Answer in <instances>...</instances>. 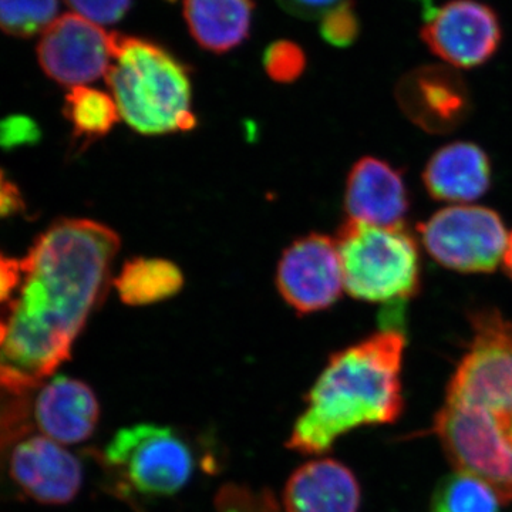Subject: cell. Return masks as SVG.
<instances>
[{"mask_svg":"<svg viewBox=\"0 0 512 512\" xmlns=\"http://www.w3.org/2000/svg\"><path fill=\"white\" fill-rule=\"evenodd\" d=\"M254 10V0H184L191 36L212 53H227L248 39Z\"/></svg>","mask_w":512,"mask_h":512,"instance_id":"cell-17","label":"cell"},{"mask_svg":"<svg viewBox=\"0 0 512 512\" xmlns=\"http://www.w3.org/2000/svg\"><path fill=\"white\" fill-rule=\"evenodd\" d=\"M64 116L80 140H97L109 134L120 120L119 109L111 94L92 87H73L64 99Z\"/></svg>","mask_w":512,"mask_h":512,"instance_id":"cell-19","label":"cell"},{"mask_svg":"<svg viewBox=\"0 0 512 512\" xmlns=\"http://www.w3.org/2000/svg\"><path fill=\"white\" fill-rule=\"evenodd\" d=\"M10 476L40 504L70 503L83 483V467L72 453L49 437L33 436L15 447Z\"/></svg>","mask_w":512,"mask_h":512,"instance_id":"cell-12","label":"cell"},{"mask_svg":"<svg viewBox=\"0 0 512 512\" xmlns=\"http://www.w3.org/2000/svg\"><path fill=\"white\" fill-rule=\"evenodd\" d=\"M343 0H276L289 15L301 19H316L325 16Z\"/></svg>","mask_w":512,"mask_h":512,"instance_id":"cell-27","label":"cell"},{"mask_svg":"<svg viewBox=\"0 0 512 512\" xmlns=\"http://www.w3.org/2000/svg\"><path fill=\"white\" fill-rule=\"evenodd\" d=\"M165 2H171V3H173V2H177V0H165Z\"/></svg>","mask_w":512,"mask_h":512,"instance_id":"cell-31","label":"cell"},{"mask_svg":"<svg viewBox=\"0 0 512 512\" xmlns=\"http://www.w3.org/2000/svg\"><path fill=\"white\" fill-rule=\"evenodd\" d=\"M319 32L330 46H352L360 32L359 18L353 3L343 0L336 8L329 10L322 18Z\"/></svg>","mask_w":512,"mask_h":512,"instance_id":"cell-23","label":"cell"},{"mask_svg":"<svg viewBox=\"0 0 512 512\" xmlns=\"http://www.w3.org/2000/svg\"><path fill=\"white\" fill-rule=\"evenodd\" d=\"M276 286L284 301L301 315L335 305L345 288L335 239L312 234L293 242L279 261Z\"/></svg>","mask_w":512,"mask_h":512,"instance_id":"cell-10","label":"cell"},{"mask_svg":"<svg viewBox=\"0 0 512 512\" xmlns=\"http://www.w3.org/2000/svg\"><path fill=\"white\" fill-rule=\"evenodd\" d=\"M23 210H25V201H23L22 192L0 168V218L13 217Z\"/></svg>","mask_w":512,"mask_h":512,"instance_id":"cell-29","label":"cell"},{"mask_svg":"<svg viewBox=\"0 0 512 512\" xmlns=\"http://www.w3.org/2000/svg\"><path fill=\"white\" fill-rule=\"evenodd\" d=\"M501 504L490 484L456 471L441 478L434 488L430 512H501Z\"/></svg>","mask_w":512,"mask_h":512,"instance_id":"cell-20","label":"cell"},{"mask_svg":"<svg viewBox=\"0 0 512 512\" xmlns=\"http://www.w3.org/2000/svg\"><path fill=\"white\" fill-rule=\"evenodd\" d=\"M501 37L498 16L477 0H451L431 12L421 30L430 52L453 69H473L488 62Z\"/></svg>","mask_w":512,"mask_h":512,"instance_id":"cell-9","label":"cell"},{"mask_svg":"<svg viewBox=\"0 0 512 512\" xmlns=\"http://www.w3.org/2000/svg\"><path fill=\"white\" fill-rule=\"evenodd\" d=\"M397 103L407 119L430 134H448L467 120L470 92L450 66H423L402 77Z\"/></svg>","mask_w":512,"mask_h":512,"instance_id":"cell-11","label":"cell"},{"mask_svg":"<svg viewBox=\"0 0 512 512\" xmlns=\"http://www.w3.org/2000/svg\"><path fill=\"white\" fill-rule=\"evenodd\" d=\"M104 464L128 497H173L190 483L194 451L178 431L154 423L124 427L104 448Z\"/></svg>","mask_w":512,"mask_h":512,"instance_id":"cell-6","label":"cell"},{"mask_svg":"<svg viewBox=\"0 0 512 512\" xmlns=\"http://www.w3.org/2000/svg\"><path fill=\"white\" fill-rule=\"evenodd\" d=\"M265 72L278 83H292L303 73L306 56L301 46L289 40H278L266 47L262 57Z\"/></svg>","mask_w":512,"mask_h":512,"instance_id":"cell-22","label":"cell"},{"mask_svg":"<svg viewBox=\"0 0 512 512\" xmlns=\"http://www.w3.org/2000/svg\"><path fill=\"white\" fill-rule=\"evenodd\" d=\"M106 80L120 119L141 136L184 133L197 124L187 67L151 40L113 33Z\"/></svg>","mask_w":512,"mask_h":512,"instance_id":"cell-4","label":"cell"},{"mask_svg":"<svg viewBox=\"0 0 512 512\" xmlns=\"http://www.w3.org/2000/svg\"><path fill=\"white\" fill-rule=\"evenodd\" d=\"M471 336L448 382L433 433L457 471L512 501V322L497 309L470 315Z\"/></svg>","mask_w":512,"mask_h":512,"instance_id":"cell-2","label":"cell"},{"mask_svg":"<svg viewBox=\"0 0 512 512\" xmlns=\"http://www.w3.org/2000/svg\"><path fill=\"white\" fill-rule=\"evenodd\" d=\"M35 419L45 436L56 443H83L99 424V400L82 380L55 377L37 396Z\"/></svg>","mask_w":512,"mask_h":512,"instance_id":"cell-14","label":"cell"},{"mask_svg":"<svg viewBox=\"0 0 512 512\" xmlns=\"http://www.w3.org/2000/svg\"><path fill=\"white\" fill-rule=\"evenodd\" d=\"M503 264L505 272H507L508 276L512 279V232L510 234V238H508V245L507 249H505Z\"/></svg>","mask_w":512,"mask_h":512,"instance_id":"cell-30","label":"cell"},{"mask_svg":"<svg viewBox=\"0 0 512 512\" xmlns=\"http://www.w3.org/2000/svg\"><path fill=\"white\" fill-rule=\"evenodd\" d=\"M37 59L47 77L66 87H82L109 73L113 33L82 16L67 13L43 32Z\"/></svg>","mask_w":512,"mask_h":512,"instance_id":"cell-8","label":"cell"},{"mask_svg":"<svg viewBox=\"0 0 512 512\" xmlns=\"http://www.w3.org/2000/svg\"><path fill=\"white\" fill-rule=\"evenodd\" d=\"M40 140L42 130L32 117L25 114H10L0 120V151L3 153L36 146Z\"/></svg>","mask_w":512,"mask_h":512,"instance_id":"cell-25","label":"cell"},{"mask_svg":"<svg viewBox=\"0 0 512 512\" xmlns=\"http://www.w3.org/2000/svg\"><path fill=\"white\" fill-rule=\"evenodd\" d=\"M431 258L460 274H490L503 262L507 228L497 212L477 205H453L419 225Z\"/></svg>","mask_w":512,"mask_h":512,"instance_id":"cell-7","label":"cell"},{"mask_svg":"<svg viewBox=\"0 0 512 512\" xmlns=\"http://www.w3.org/2000/svg\"><path fill=\"white\" fill-rule=\"evenodd\" d=\"M345 289L366 302H406L420 291V252L404 227L349 220L336 239Z\"/></svg>","mask_w":512,"mask_h":512,"instance_id":"cell-5","label":"cell"},{"mask_svg":"<svg viewBox=\"0 0 512 512\" xmlns=\"http://www.w3.org/2000/svg\"><path fill=\"white\" fill-rule=\"evenodd\" d=\"M22 265L18 259L0 254V303L12 301L22 284Z\"/></svg>","mask_w":512,"mask_h":512,"instance_id":"cell-28","label":"cell"},{"mask_svg":"<svg viewBox=\"0 0 512 512\" xmlns=\"http://www.w3.org/2000/svg\"><path fill=\"white\" fill-rule=\"evenodd\" d=\"M345 210L352 221L404 227L410 198L402 171L380 158H360L346 181Z\"/></svg>","mask_w":512,"mask_h":512,"instance_id":"cell-13","label":"cell"},{"mask_svg":"<svg viewBox=\"0 0 512 512\" xmlns=\"http://www.w3.org/2000/svg\"><path fill=\"white\" fill-rule=\"evenodd\" d=\"M362 491L355 474L333 458H316L286 481V512H359Z\"/></svg>","mask_w":512,"mask_h":512,"instance_id":"cell-15","label":"cell"},{"mask_svg":"<svg viewBox=\"0 0 512 512\" xmlns=\"http://www.w3.org/2000/svg\"><path fill=\"white\" fill-rule=\"evenodd\" d=\"M57 12L59 0H0V30L26 39L45 32Z\"/></svg>","mask_w":512,"mask_h":512,"instance_id":"cell-21","label":"cell"},{"mask_svg":"<svg viewBox=\"0 0 512 512\" xmlns=\"http://www.w3.org/2000/svg\"><path fill=\"white\" fill-rule=\"evenodd\" d=\"M491 163L477 144L456 141L431 156L423 171L430 197L443 202L476 201L491 187Z\"/></svg>","mask_w":512,"mask_h":512,"instance_id":"cell-16","label":"cell"},{"mask_svg":"<svg viewBox=\"0 0 512 512\" xmlns=\"http://www.w3.org/2000/svg\"><path fill=\"white\" fill-rule=\"evenodd\" d=\"M404 349L403 333L383 330L330 356L286 446L305 456H322L350 431L399 419Z\"/></svg>","mask_w":512,"mask_h":512,"instance_id":"cell-3","label":"cell"},{"mask_svg":"<svg viewBox=\"0 0 512 512\" xmlns=\"http://www.w3.org/2000/svg\"><path fill=\"white\" fill-rule=\"evenodd\" d=\"M183 285L181 269L160 258L131 259L114 279L121 301L130 306L163 302L177 295Z\"/></svg>","mask_w":512,"mask_h":512,"instance_id":"cell-18","label":"cell"},{"mask_svg":"<svg viewBox=\"0 0 512 512\" xmlns=\"http://www.w3.org/2000/svg\"><path fill=\"white\" fill-rule=\"evenodd\" d=\"M120 248L100 222L59 220L20 261L18 296L0 311V387L26 394L66 362L106 296Z\"/></svg>","mask_w":512,"mask_h":512,"instance_id":"cell-1","label":"cell"},{"mask_svg":"<svg viewBox=\"0 0 512 512\" xmlns=\"http://www.w3.org/2000/svg\"><path fill=\"white\" fill-rule=\"evenodd\" d=\"M25 396L0 387V448L18 440L29 429V404Z\"/></svg>","mask_w":512,"mask_h":512,"instance_id":"cell-24","label":"cell"},{"mask_svg":"<svg viewBox=\"0 0 512 512\" xmlns=\"http://www.w3.org/2000/svg\"><path fill=\"white\" fill-rule=\"evenodd\" d=\"M66 3L77 15L96 25H113L130 12L133 0H66Z\"/></svg>","mask_w":512,"mask_h":512,"instance_id":"cell-26","label":"cell"}]
</instances>
